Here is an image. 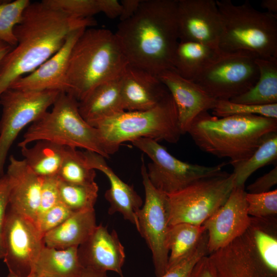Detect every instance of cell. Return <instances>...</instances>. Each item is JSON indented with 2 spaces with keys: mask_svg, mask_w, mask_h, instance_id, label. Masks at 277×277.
<instances>
[{
  "mask_svg": "<svg viewBox=\"0 0 277 277\" xmlns=\"http://www.w3.org/2000/svg\"><path fill=\"white\" fill-rule=\"evenodd\" d=\"M96 24L93 17H75L50 8L43 1L30 2L14 28L17 44L0 64V97L15 81L57 52L71 33Z\"/></svg>",
  "mask_w": 277,
  "mask_h": 277,
  "instance_id": "6da1fadb",
  "label": "cell"
},
{
  "mask_svg": "<svg viewBox=\"0 0 277 277\" xmlns=\"http://www.w3.org/2000/svg\"><path fill=\"white\" fill-rule=\"evenodd\" d=\"M177 0H142L130 18L114 33L129 64L155 75L173 70L179 42Z\"/></svg>",
  "mask_w": 277,
  "mask_h": 277,
  "instance_id": "7a4b0ae2",
  "label": "cell"
},
{
  "mask_svg": "<svg viewBox=\"0 0 277 277\" xmlns=\"http://www.w3.org/2000/svg\"><path fill=\"white\" fill-rule=\"evenodd\" d=\"M128 64L114 33L107 29L87 28L70 54L67 93L80 102L97 86L121 77Z\"/></svg>",
  "mask_w": 277,
  "mask_h": 277,
  "instance_id": "3957f363",
  "label": "cell"
},
{
  "mask_svg": "<svg viewBox=\"0 0 277 277\" xmlns=\"http://www.w3.org/2000/svg\"><path fill=\"white\" fill-rule=\"evenodd\" d=\"M277 131V119L258 115L217 117L208 111L199 115L188 133L202 151L227 157L233 166L248 159L268 133Z\"/></svg>",
  "mask_w": 277,
  "mask_h": 277,
  "instance_id": "277c9868",
  "label": "cell"
},
{
  "mask_svg": "<svg viewBox=\"0 0 277 277\" xmlns=\"http://www.w3.org/2000/svg\"><path fill=\"white\" fill-rule=\"evenodd\" d=\"M216 3L222 21L219 48L224 52H246L256 57H277V15L260 11L250 2Z\"/></svg>",
  "mask_w": 277,
  "mask_h": 277,
  "instance_id": "5b68a950",
  "label": "cell"
},
{
  "mask_svg": "<svg viewBox=\"0 0 277 277\" xmlns=\"http://www.w3.org/2000/svg\"><path fill=\"white\" fill-rule=\"evenodd\" d=\"M94 127L109 156L125 142L148 138L176 143L182 135L176 107L170 93L152 109L125 111L97 123Z\"/></svg>",
  "mask_w": 277,
  "mask_h": 277,
  "instance_id": "8992f818",
  "label": "cell"
},
{
  "mask_svg": "<svg viewBox=\"0 0 277 277\" xmlns=\"http://www.w3.org/2000/svg\"><path fill=\"white\" fill-rule=\"evenodd\" d=\"M47 141L65 147L81 148L109 158L96 128L82 116L78 101L71 94L61 92L51 111L32 123L18 147L38 141Z\"/></svg>",
  "mask_w": 277,
  "mask_h": 277,
  "instance_id": "52a82bcc",
  "label": "cell"
},
{
  "mask_svg": "<svg viewBox=\"0 0 277 277\" xmlns=\"http://www.w3.org/2000/svg\"><path fill=\"white\" fill-rule=\"evenodd\" d=\"M234 187L233 174L223 171L166 195L169 226L202 225L224 204Z\"/></svg>",
  "mask_w": 277,
  "mask_h": 277,
  "instance_id": "ba28073f",
  "label": "cell"
},
{
  "mask_svg": "<svg viewBox=\"0 0 277 277\" xmlns=\"http://www.w3.org/2000/svg\"><path fill=\"white\" fill-rule=\"evenodd\" d=\"M151 162L147 172L152 185L164 194L180 191L201 179L214 176L223 171L225 163L207 166L182 161L171 154L155 140L140 138L131 142Z\"/></svg>",
  "mask_w": 277,
  "mask_h": 277,
  "instance_id": "9c48e42d",
  "label": "cell"
},
{
  "mask_svg": "<svg viewBox=\"0 0 277 277\" xmlns=\"http://www.w3.org/2000/svg\"><path fill=\"white\" fill-rule=\"evenodd\" d=\"M253 54L246 52L220 53L193 80L216 100H230L255 84L259 72Z\"/></svg>",
  "mask_w": 277,
  "mask_h": 277,
  "instance_id": "30bf717a",
  "label": "cell"
},
{
  "mask_svg": "<svg viewBox=\"0 0 277 277\" xmlns=\"http://www.w3.org/2000/svg\"><path fill=\"white\" fill-rule=\"evenodd\" d=\"M61 92L26 91L9 88L0 97L3 111L0 121V174L13 142L26 126L40 118L53 105Z\"/></svg>",
  "mask_w": 277,
  "mask_h": 277,
  "instance_id": "8fae6325",
  "label": "cell"
},
{
  "mask_svg": "<svg viewBox=\"0 0 277 277\" xmlns=\"http://www.w3.org/2000/svg\"><path fill=\"white\" fill-rule=\"evenodd\" d=\"M4 262L9 274L27 277L45 246L35 222L7 207L3 232Z\"/></svg>",
  "mask_w": 277,
  "mask_h": 277,
  "instance_id": "7c38bea8",
  "label": "cell"
},
{
  "mask_svg": "<svg viewBox=\"0 0 277 277\" xmlns=\"http://www.w3.org/2000/svg\"><path fill=\"white\" fill-rule=\"evenodd\" d=\"M141 168L145 201L137 213V231L151 250L156 277L167 271L169 251L167 237L169 228L167 195L150 182L143 159Z\"/></svg>",
  "mask_w": 277,
  "mask_h": 277,
  "instance_id": "4fadbf2b",
  "label": "cell"
},
{
  "mask_svg": "<svg viewBox=\"0 0 277 277\" xmlns=\"http://www.w3.org/2000/svg\"><path fill=\"white\" fill-rule=\"evenodd\" d=\"M176 18L179 41L220 50L222 21L216 1L177 0Z\"/></svg>",
  "mask_w": 277,
  "mask_h": 277,
  "instance_id": "5bb4252c",
  "label": "cell"
},
{
  "mask_svg": "<svg viewBox=\"0 0 277 277\" xmlns=\"http://www.w3.org/2000/svg\"><path fill=\"white\" fill-rule=\"evenodd\" d=\"M208 256L216 277H277L261 260L249 227L242 235Z\"/></svg>",
  "mask_w": 277,
  "mask_h": 277,
  "instance_id": "9a60e30c",
  "label": "cell"
},
{
  "mask_svg": "<svg viewBox=\"0 0 277 277\" xmlns=\"http://www.w3.org/2000/svg\"><path fill=\"white\" fill-rule=\"evenodd\" d=\"M246 193L244 187H234L224 204L203 224L208 234V254L229 244L249 227Z\"/></svg>",
  "mask_w": 277,
  "mask_h": 277,
  "instance_id": "2e32d148",
  "label": "cell"
},
{
  "mask_svg": "<svg viewBox=\"0 0 277 277\" xmlns=\"http://www.w3.org/2000/svg\"><path fill=\"white\" fill-rule=\"evenodd\" d=\"M157 76L174 102L182 135L188 132L199 115L212 110L217 102L194 82L181 76L173 70H166Z\"/></svg>",
  "mask_w": 277,
  "mask_h": 277,
  "instance_id": "e0dca14e",
  "label": "cell"
},
{
  "mask_svg": "<svg viewBox=\"0 0 277 277\" xmlns=\"http://www.w3.org/2000/svg\"><path fill=\"white\" fill-rule=\"evenodd\" d=\"M77 253L84 268L112 271L124 277L125 249L115 230L110 232L107 226L97 225L88 239L78 247Z\"/></svg>",
  "mask_w": 277,
  "mask_h": 277,
  "instance_id": "ac0fdd59",
  "label": "cell"
},
{
  "mask_svg": "<svg viewBox=\"0 0 277 277\" xmlns=\"http://www.w3.org/2000/svg\"><path fill=\"white\" fill-rule=\"evenodd\" d=\"M86 29L71 33L57 52L34 71L15 81L9 88L26 91L57 90L67 93L66 76L70 54L74 43Z\"/></svg>",
  "mask_w": 277,
  "mask_h": 277,
  "instance_id": "d6986e66",
  "label": "cell"
},
{
  "mask_svg": "<svg viewBox=\"0 0 277 277\" xmlns=\"http://www.w3.org/2000/svg\"><path fill=\"white\" fill-rule=\"evenodd\" d=\"M169 93L157 75L143 69L129 64L122 75L121 95L126 111L152 109Z\"/></svg>",
  "mask_w": 277,
  "mask_h": 277,
  "instance_id": "ffe728a7",
  "label": "cell"
},
{
  "mask_svg": "<svg viewBox=\"0 0 277 277\" xmlns=\"http://www.w3.org/2000/svg\"><path fill=\"white\" fill-rule=\"evenodd\" d=\"M6 174L11 185L8 207L35 222L43 178L34 173L23 160L12 155Z\"/></svg>",
  "mask_w": 277,
  "mask_h": 277,
  "instance_id": "44dd1931",
  "label": "cell"
},
{
  "mask_svg": "<svg viewBox=\"0 0 277 277\" xmlns=\"http://www.w3.org/2000/svg\"><path fill=\"white\" fill-rule=\"evenodd\" d=\"M83 153L88 166L102 172L109 180L110 187L105 193V197L110 205L108 213H121L124 219L133 224L137 230V213L143 206L141 196L132 186L124 182L115 173L104 157L88 150Z\"/></svg>",
  "mask_w": 277,
  "mask_h": 277,
  "instance_id": "7402d4cb",
  "label": "cell"
},
{
  "mask_svg": "<svg viewBox=\"0 0 277 277\" xmlns=\"http://www.w3.org/2000/svg\"><path fill=\"white\" fill-rule=\"evenodd\" d=\"M122 76L97 86L78 102L80 114L91 126L125 111L121 95Z\"/></svg>",
  "mask_w": 277,
  "mask_h": 277,
  "instance_id": "603a6c76",
  "label": "cell"
},
{
  "mask_svg": "<svg viewBox=\"0 0 277 277\" xmlns=\"http://www.w3.org/2000/svg\"><path fill=\"white\" fill-rule=\"evenodd\" d=\"M96 226L94 210L75 212L45 234V245L57 249L78 247L88 239Z\"/></svg>",
  "mask_w": 277,
  "mask_h": 277,
  "instance_id": "cb8c5ba5",
  "label": "cell"
},
{
  "mask_svg": "<svg viewBox=\"0 0 277 277\" xmlns=\"http://www.w3.org/2000/svg\"><path fill=\"white\" fill-rule=\"evenodd\" d=\"M77 248L57 249L45 246L33 272L43 277H80L84 268L79 260Z\"/></svg>",
  "mask_w": 277,
  "mask_h": 277,
  "instance_id": "d4e9b609",
  "label": "cell"
},
{
  "mask_svg": "<svg viewBox=\"0 0 277 277\" xmlns=\"http://www.w3.org/2000/svg\"><path fill=\"white\" fill-rule=\"evenodd\" d=\"M259 75L254 85L230 101L241 104L266 105L277 104V57H256Z\"/></svg>",
  "mask_w": 277,
  "mask_h": 277,
  "instance_id": "484cf974",
  "label": "cell"
},
{
  "mask_svg": "<svg viewBox=\"0 0 277 277\" xmlns=\"http://www.w3.org/2000/svg\"><path fill=\"white\" fill-rule=\"evenodd\" d=\"M220 52L201 43L179 41L174 58V70L181 76L193 80Z\"/></svg>",
  "mask_w": 277,
  "mask_h": 277,
  "instance_id": "4316f807",
  "label": "cell"
},
{
  "mask_svg": "<svg viewBox=\"0 0 277 277\" xmlns=\"http://www.w3.org/2000/svg\"><path fill=\"white\" fill-rule=\"evenodd\" d=\"M23 160L37 175L41 177L57 176L65 146L47 141L35 142L34 146L21 147Z\"/></svg>",
  "mask_w": 277,
  "mask_h": 277,
  "instance_id": "83f0119b",
  "label": "cell"
},
{
  "mask_svg": "<svg viewBox=\"0 0 277 277\" xmlns=\"http://www.w3.org/2000/svg\"><path fill=\"white\" fill-rule=\"evenodd\" d=\"M206 231L204 225L197 226L183 223L169 226L167 237V247L169 251L167 270L192 252Z\"/></svg>",
  "mask_w": 277,
  "mask_h": 277,
  "instance_id": "f1b7e54d",
  "label": "cell"
},
{
  "mask_svg": "<svg viewBox=\"0 0 277 277\" xmlns=\"http://www.w3.org/2000/svg\"><path fill=\"white\" fill-rule=\"evenodd\" d=\"M249 229L256 250L263 263L277 275V228L275 217H251Z\"/></svg>",
  "mask_w": 277,
  "mask_h": 277,
  "instance_id": "f546056e",
  "label": "cell"
},
{
  "mask_svg": "<svg viewBox=\"0 0 277 277\" xmlns=\"http://www.w3.org/2000/svg\"><path fill=\"white\" fill-rule=\"evenodd\" d=\"M277 160V131L266 134L259 147L247 160L233 165L234 187H244L251 174L258 169Z\"/></svg>",
  "mask_w": 277,
  "mask_h": 277,
  "instance_id": "4dcf8cb0",
  "label": "cell"
},
{
  "mask_svg": "<svg viewBox=\"0 0 277 277\" xmlns=\"http://www.w3.org/2000/svg\"><path fill=\"white\" fill-rule=\"evenodd\" d=\"M58 179L66 183L90 185L95 182V170L87 164L83 152L65 147L63 159L57 173Z\"/></svg>",
  "mask_w": 277,
  "mask_h": 277,
  "instance_id": "1f68e13d",
  "label": "cell"
},
{
  "mask_svg": "<svg viewBox=\"0 0 277 277\" xmlns=\"http://www.w3.org/2000/svg\"><path fill=\"white\" fill-rule=\"evenodd\" d=\"M60 201L74 212L94 210L98 196L96 183L90 185H76L59 179Z\"/></svg>",
  "mask_w": 277,
  "mask_h": 277,
  "instance_id": "d6a6232c",
  "label": "cell"
},
{
  "mask_svg": "<svg viewBox=\"0 0 277 277\" xmlns=\"http://www.w3.org/2000/svg\"><path fill=\"white\" fill-rule=\"evenodd\" d=\"M29 0H16L0 4V40L15 47L17 40L15 27L22 19L24 11L30 4Z\"/></svg>",
  "mask_w": 277,
  "mask_h": 277,
  "instance_id": "836d02e7",
  "label": "cell"
},
{
  "mask_svg": "<svg viewBox=\"0 0 277 277\" xmlns=\"http://www.w3.org/2000/svg\"><path fill=\"white\" fill-rule=\"evenodd\" d=\"M212 113L217 117L254 114L277 119V104L255 105L237 103L230 100H217Z\"/></svg>",
  "mask_w": 277,
  "mask_h": 277,
  "instance_id": "e575fe53",
  "label": "cell"
},
{
  "mask_svg": "<svg viewBox=\"0 0 277 277\" xmlns=\"http://www.w3.org/2000/svg\"><path fill=\"white\" fill-rule=\"evenodd\" d=\"M47 6L78 18L92 17L100 13L98 0H44Z\"/></svg>",
  "mask_w": 277,
  "mask_h": 277,
  "instance_id": "d590c367",
  "label": "cell"
},
{
  "mask_svg": "<svg viewBox=\"0 0 277 277\" xmlns=\"http://www.w3.org/2000/svg\"><path fill=\"white\" fill-rule=\"evenodd\" d=\"M248 213L251 217H264L277 213V190L245 195Z\"/></svg>",
  "mask_w": 277,
  "mask_h": 277,
  "instance_id": "8d00e7d4",
  "label": "cell"
},
{
  "mask_svg": "<svg viewBox=\"0 0 277 277\" xmlns=\"http://www.w3.org/2000/svg\"><path fill=\"white\" fill-rule=\"evenodd\" d=\"M207 244L208 234L206 230L192 252L160 277H190L199 261L203 256L208 255Z\"/></svg>",
  "mask_w": 277,
  "mask_h": 277,
  "instance_id": "74e56055",
  "label": "cell"
},
{
  "mask_svg": "<svg viewBox=\"0 0 277 277\" xmlns=\"http://www.w3.org/2000/svg\"><path fill=\"white\" fill-rule=\"evenodd\" d=\"M74 213L60 202L39 216L35 223L44 236L45 233L61 225Z\"/></svg>",
  "mask_w": 277,
  "mask_h": 277,
  "instance_id": "f35d334b",
  "label": "cell"
},
{
  "mask_svg": "<svg viewBox=\"0 0 277 277\" xmlns=\"http://www.w3.org/2000/svg\"><path fill=\"white\" fill-rule=\"evenodd\" d=\"M42 178L40 203L36 219L61 202L58 189L59 179L57 176Z\"/></svg>",
  "mask_w": 277,
  "mask_h": 277,
  "instance_id": "ab89813d",
  "label": "cell"
},
{
  "mask_svg": "<svg viewBox=\"0 0 277 277\" xmlns=\"http://www.w3.org/2000/svg\"><path fill=\"white\" fill-rule=\"evenodd\" d=\"M10 182L7 174L0 177V259L4 256L3 232L7 209L9 203Z\"/></svg>",
  "mask_w": 277,
  "mask_h": 277,
  "instance_id": "60d3db41",
  "label": "cell"
},
{
  "mask_svg": "<svg viewBox=\"0 0 277 277\" xmlns=\"http://www.w3.org/2000/svg\"><path fill=\"white\" fill-rule=\"evenodd\" d=\"M277 184V166L269 172L257 179L247 187L248 193H261L271 191L270 189Z\"/></svg>",
  "mask_w": 277,
  "mask_h": 277,
  "instance_id": "b9f144b4",
  "label": "cell"
},
{
  "mask_svg": "<svg viewBox=\"0 0 277 277\" xmlns=\"http://www.w3.org/2000/svg\"><path fill=\"white\" fill-rule=\"evenodd\" d=\"M190 277H216L213 266L208 255L203 256L199 261Z\"/></svg>",
  "mask_w": 277,
  "mask_h": 277,
  "instance_id": "7bdbcfd3",
  "label": "cell"
},
{
  "mask_svg": "<svg viewBox=\"0 0 277 277\" xmlns=\"http://www.w3.org/2000/svg\"><path fill=\"white\" fill-rule=\"evenodd\" d=\"M100 12L111 19L119 17L122 10L120 1L117 0H98Z\"/></svg>",
  "mask_w": 277,
  "mask_h": 277,
  "instance_id": "ee69618b",
  "label": "cell"
},
{
  "mask_svg": "<svg viewBox=\"0 0 277 277\" xmlns=\"http://www.w3.org/2000/svg\"><path fill=\"white\" fill-rule=\"evenodd\" d=\"M142 0H122L120 1L122 10L119 17L120 22L126 21L137 11Z\"/></svg>",
  "mask_w": 277,
  "mask_h": 277,
  "instance_id": "f6af8a7d",
  "label": "cell"
},
{
  "mask_svg": "<svg viewBox=\"0 0 277 277\" xmlns=\"http://www.w3.org/2000/svg\"><path fill=\"white\" fill-rule=\"evenodd\" d=\"M80 277H109L107 272L90 268H84Z\"/></svg>",
  "mask_w": 277,
  "mask_h": 277,
  "instance_id": "bcb514c9",
  "label": "cell"
},
{
  "mask_svg": "<svg viewBox=\"0 0 277 277\" xmlns=\"http://www.w3.org/2000/svg\"><path fill=\"white\" fill-rule=\"evenodd\" d=\"M261 7L267 10V12L277 15V0H263Z\"/></svg>",
  "mask_w": 277,
  "mask_h": 277,
  "instance_id": "7dc6e473",
  "label": "cell"
},
{
  "mask_svg": "<svg viewBox=\"0 0 277 277\" xmlns=\"http://www.w3.org/2000/svg\"><path fill=\"white\" fill-rule=\"evenodd\" d=\"M13 47L0 40V64Z\"/></svg>",
  "mask_w": 277,
  "mask_h": 277,
  "instance_id": "c3c4849f",
  "label": "cell"
},
{
  "mask_svg": "<svg viewBox=\"0 0 277 277\" xmlns=\"http://www.w3.org/2000/svg\"><path fill=\"white\" fill-rule=\"evenodd\" d=\"M37 275L34 273V272H32L29 275H28V276L27 277H37Z\"/></svg>",
  "mask_w": 277,
  "mask_h": 277,
  "instance_id": "681fc988",
  "label": "cell"
},
{
  "mask_svg": "<svg viewBox=\"0 0 277 277\" xmlns=\"http://www.w3.org/2000/svg\"><path fill=\"white\" fill-rule=\"evenodd\" d=\"M7 277H15V276L9 273Z\"/></svg>",
  "mask_w": 277,
  "mask_h": 277,
  "instance_id": "f907efd6",
  "label": "cell"
},
{
  "mask_svg": "<svg viewBox=\"0 0 277 277\" xmlns=\"http://www.w3.org/2000/svg\"><path fill=\"white\" fill-rule=\"evenodd\" d=\"M37 277H43V276H37Z\"/></svg>",
  "mask_w": 277,
  "mask_h": 277,
  "instance_id": "816d5d0a",
  "label": "cell"
},
{
  "mask_svg": "<svg viewBox=\"0 0 277 277\" xmlns=\"http://www.w3.org/2000/svg\"><path fill=\"white\" fill-rule=\"evenodd\" d=\"M1 176V175L0 174V177Z\"/></svg>",
  "mask_w": 277,
  "mask_h": 277,
  "instance_id": "f5cc1de1",
  "label": "cell"
}]
</instances>
